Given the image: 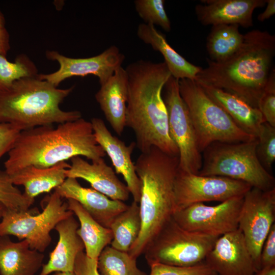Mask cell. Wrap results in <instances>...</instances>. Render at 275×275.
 Wrapping results in <instances>:
<instances>
[{
  "label": "cell",
  "mask_w": 275,
  "mask_h": 275,
  "mask_svg": "<svg viewBox=\"0 0 275 275\" xmlns=\"http://www.w3.org/2000/svg\"><path fill=\"white\" fill-rule=\"evenodd\" d=\"M128 92L126 126L134 132L135 144L145 152L156 147L171 155L178 150L171 138L168 116L162 96L163 87L172 76L164 62L140 60L125 68Z\"/></svg>",
  "instance_id": "cell-1"
},
{
  "label": "cell",
  "mask_w": 275,
  "mask_h": 275,
  "mask_svg": "<svg viewBox=\"0 0 275 275\" xmlns=\"http://www.w3.org/2000/svg\"><path fill=\"white\" fill-rule=\"evenodd\" d=\"M106 155L97 143L91 122L80 118L21 131L4 162L8 175L30 166L49 168L76 156L92 161Z\"/></svg>",
  "instance_id": "cell-2"
},
{
  "label": "cell",
  "mask_w": 275,
  "mask_h": 275,
  "mask_svg": "<svg viewBox=\"0 0 275 275\" xmlns=\"http://www.w3.org/2000/svg\"><path fill=\"white\" fill-rule=\"evenodd\" d=\"M240 48L226 60L206 59L195 80L233 93L258 108V103L269 80L275 55V36L253 30L244 34Z\"/></svg>",
  "instance_id": "cell-3"
},
{
  "label": "cell",
  "mask_w": 275,
  "mask_h": 275,
  "mask_svg": "<svg viewBox=\"0 0 275 275\" xmlns=\"http://www.w3.org/2000/svg\"><path fill=\"white\" fill-rule=\"evenodd\" d=\"M134 167L141 182V230L128 253L136 259L175 211L174 183L179 157L152 147L141 153Z\"/></svg>",
  "instance_id": "cell-4"
},
{
  "label": "cell",
  "mask_w": 275,
  "mask_h": 275,
  "mask_svg": "<svg viewBox=\"0 0 275 275\" xmlns=\"http://www.w3.org/2000/svg\"><path fill=\"white\" fill-rule=\"evenodd\" d=\"M73 89L56 87L37 76L17 80L0 92V123L16 125L22 131L79 119L80 112L60 107Z\"/></svg>",
  "instance_id": "cell-5"
},
{
  "label": "cell",
  "mask_w": 275,
  "mask_h": 275,
  "mask_svg": "<svg viewBox=\"0 0 275 275\" xmlns=\"http://www.w3.org/2000/svg\"><path fill=\"white\" fill-rule=\"evenodd\" d=\"M257 143L255 139L246 142L211 144L202 152V165L198 174L229 178L263 191L274 188V177L258 158Z\"/></svg>",
  "instance_id": "cell-6"
},
{
  "label": "cell",
  "mask_w": 275,
  "mask_h": 275,
  "mask_svg": "<svg viewBox=\"0 0 275 275\" xmlns=\"http://www.w3.org/2000/svg\"><path fill=\"white\" fill-rule=\"evenodd\" d=\"M179 86L181 97L188 109L201 153L215 142L237 143L256 139L239 128L195 80L179 79Z\"/></svg>",
  "instance_id": "cell-7"
},
{
  "label": "cell",
  "mask_w": 275,
  "mask_h": 275,
  "mask_svg": "<svg viewBox=\"0 0 275 275\" xmlns=\"http://www.w3.org/2000/svg\"><path fill=\"white\" fill-rule=\"evenodd\" d=\"M218 237L186 230L172 216L150 241L144 254L149 265L159 263L194 266L204 262Z\"/></svg>",
  "instance_id": "cell-8"
},
{
  "label": "cell",
  "mask_w": 275,
  "mask_h": 275,
  "mask_svg": "<svg viewBox=\"0 0 275 275\" xmlns=\"http://www.w3.org/2000/svg\"><path fill=\"white\" fill-rule=\"evenodd\" d=\"M54 190L46 197L41 212L13 210L6 208L0 222V236L12 235L26 240L33 250L43 253L49 245L51 230L61 221L73 215L67 202Z\"/></svg>",
  "instance_id": "cell-9"
},
{
  "label": "cell",
  "mask_w": 275,
  "mask_h": 275,
  "mask_svg": "<svg viewBox=\"0 0 275 275\" xmlns=\"http://www.w3.org/2000/svg\"><path fill=\"white\" fill-rule=\"evenodd\" d=\"M163 89L169 133L178 150L179 169L198 174L202 165V155L188 109L180 93L179 80L171 76Z\"/></svg>",
  "instance_id": "cell-10"
},
{
  "label": "cell",
  "mask_w": 275,
  "mask_h": 275,
  "mask_svg": "<svg viewBox=\"0 0 275 275\" xmlns=\"http://www.w3.org/2000/svg\"><path fill=\"white\" fill-rule=\"evenodd\" d=\"M275 219V188L267 191L252 187L244 196L238 228L242 232L257 272L261 270L263 243Z\"/></svg>",
  "instance_id": "cell-11"
},
{
  "label": "cell",
  "mask_w": 275,
  "mask_h": 275,
  "mask_svg": "<svg viewBox=\"0 0 275 275\" xmlns=\"http://www.w3.org/2000/svg\"><path fill=\"white\" fill-rule=\"evenodd\" d=\"M251 188L246 183L229 178L202 176L179 169L174 183L175 212L197 203L223 202L242 196Z\"/></svg>",
  "instance_id": "cell-12"
},
{
  "label": "cell",
  "mask_w": 275,
  "mask_h": 275,
  "mask_svg": "<svg viewBox=\"0 0 275 275\" xmlns=\"http://www.w3.org/2000/svg\"><path fill=\"white\" fill-rule=\"evenodd\" d=\"M244 196L214 206L203 203L193 204L175 212L173 218L186 230L219 237L238 229Z\"/></svg>",
  "instance_id": "cell-13"
},
{
  "label": "cell",
  "mask_w": 275,
  "mask_h": 275,
  "mask_svg": "<svg viewBox=\"0 0 275 275\" xmlns=\"http://www.w3.org/2000/svg\"><path fill=\"white\" fill-rule=\"evenodd\" d=\"M45 56L48 60L56 61L59 68L50 73L38 74L37 77L56 87L69 78L90 75L97 77L101 85L108 79L117 68L122 66L125 59L124 55L115 45L89 58H69L56 50H47Z\"/></svg>",
  "instance_id": "cell-14"
},
{
  "label": "cell",
  "mask_w": 275,
  "mask_h": 275,
  "mask_svg": "<svg viewBox=\"0 0 275 275\" xmlns=\"http://www.w3.org/2000/svg\"><path fill=\"white\" fill-rule=\"evenodd\" d=\"M204 262L217 275H255L257 272L238 228L219 236Z\"/></svg>",
  "instance_id": "cell-15"
},
{
  "label": "cell",
  "mask_w": 275,
  "mask_h": 275,
  "mask_svg": "<svg viewBox=\"0 0 275 275\" xmlns=\"http://www.w3.org/2000/svg\"><path fill=\"white\" fill-rule=\"evenodd\" d=\"M90 122L97 143L111 158L116 173L122 175L133 201L139 203L141 197V182L131 160L135 142L127 146L112 134L101 119L93 118Z\"/></svg>",
  "instance_id": "cell-16"
},
{
  "label": "cell",
  "mask_w": 275,
  "mask_h": 275,
  "mask_svg": "<svg viewBox=\"0 0 275 275\" xmlns=\"http://www.w3.org/2000/svg\"><path fill=\"white\" fill-rule=\"evenodd\" d=\"M195 6L198 21L203 25H237L244 28L253 25L256 9L262 8L266 0H201Z\"/></svg>",
  "instance_id": "cell-17"
},
{
  "label": "cell",
  "mask_w": 275,
  "mask_h": 275,
  "mask_svg": "<svg viewBox=\"0 0 275 275\" xmlns=\"http://www.w3.org/2000/svg\"><path fill=\"white\" fill-rule=\"evenodd\" d=\"M54 190L62 199L78 202L95 220L108 228L114 218L128 206L124 202L111 199L92 187L82 186L76 178H67Z\"/></svg>",
  "instance_id": "cell-18"
},
{
  "label": "cell",
  "mask_w": 275,
  "mask_h": 275,
  "mask_svg": "<svg viewBox=\"0 0 275 275\" xmlns=\"http://www.w3.org/2000/svg\"><path fill=\"white\" fill-rule=\"evenodd\" d=\"M70 159V167L65 172L67 178L84 179L90 183L92 188L111 199L122 202L128 199L130 193L126 185L118 179L103 158L92 163L79 156Z\"/></svg>",
  "instance_id": "cell-19"
},
{
  "label": "cell",
  "mask_w": 275,
  "mask_h": 275,
  "mask_svg": "<svg viewBox=\"0 0 275 275\" xmlns=\"http://www.w3.org/2000/svg\"><path fill=\"white\" fill-rule=\"evenodd\" d=\"M128 92L127 74L125 68L120 66L100 85L95 95L106 120L119 135L126 126Z\"/></svg>",
  "instance_id": "cell-20"
},
{
  "label": "cell",
  "mask_w": 275,
  "mask_h": 275,
  "mask_svg": "<svg viewBox=\"0 0 275 275\" xmlns=\"http://www.w3.org/2000/svg\"><path fill=\"white\" fill-rule=\"evenodd\" d=\"M74 214L59 222L54 229L59 235L54 249L49 254L47 262L43 264L39 275L53 272H72L77 255L85 250L84 244L77 234L79 223Z\"/></svg>",
  "instance_id": "cell-21"
},
{
  "label": "cell",
  "mask_w": 275,
  "mask_h": 275,
  "mask_svg": "<svg viewBox=\"0 0 275 275\" xmlns=\"http://www.w3.org/2000/svg\"><path fill=\"white\" fill-rule=\"evenodd\" d=\"M198 84L239 128L257 139L261 125L264 122L263 116L258 108L252 106L233 93L222 89Z\"/></svg>",
  "instance_id": "cell-22"
},
{
  "label": "cell",
  "mask_w": 275,
  "mask_h": 275,
  "mask_svg": "<svg viewBox=\"0 0 275 275\" xmlns=\"http://www.w3.org/2000/svg\"><path fill=\"white\" fill-rule=\"evenodd\" d=\"M44 258L26 240L14 242L8 236H0V275H35Z\"/></svg>",
  "instance_id": "cell-23"
},
{
  "label": "cell",
  "mask_w": 275,
  "mask_h": 275,
  "mask_svg": "<svg viewBox=\"0 0 275 275\" xmlns=\"http://www.w3.org/2000/svg\"><path fill=\"white\" fill-rule=\"evenodd\" d=\"M70 167L66 161L46 168L30 166L9 176L14 185L24 187L26 197L35 200L40 194L61 185L67 178L66 170Z\"/></svg>",
  "instance_id": "cell-24"
},
{
  "label": "cell",
  "mask_w": 275,
  "mask_h": 275,
  "mask_svg": "<svg viewBox=\"0 0 275 275\" xmlns=\"http://www.w3.org/2000/svg\"><path fill=\"white\" fill-rule=\"evenodd\" d=\"M137 36L145 44L150 45L154 50L161 53L173 77L178 80L196 79L202 68L193 64L178 53L154 25L140 23L137 29Z\"/></svg>",
  "instance_id": "cell-25"
},
{
  "label": "cell",
  "mask_w": 275,
  "mask_h": 275,
  "mask_svg": "<svg viewBox=\"0 0 275 275\" xmlns=\"http://www.w3.org/2000/svg\"><path fill=\"white\" fill-rule=\"evenodd\" d=\"M67 203L68 210L78 219L77 233L84 244L86 254L90 258L97 259L103 250L112 241L111 230L98 223L75 200L67 199Z\"/></svg>",
  "instance_id": "cell-26"
},
{
  "label": "cell",
  "mask_w": 275,
  "mask_h": 275,
  "mask_svg": "<svg viewBox=\"0 0 275 275\" xmlns=\"http://www.w3.org/2000/svg\"><path fill=\"white\" fill-rule=\"evenodd\" d=\"M211 26L207 38V51L210 60L222 62L240 48L244 35L240 33L237 25L219 24Z\"/></svg>",
  "instance_id": "cell-27"
},
{
  "label": "cell",
  "mask_w": 275,
  "mask_h": 275,
  "mask_svg": "<svg viewBox=\"0 0 275 275\" xmlns=\"http://www.w3.org/2000/svg\"><path fill=\"white\" fill-rule=\"evenodd\" d=\"M113 233L111 246L119 251L128 252L136 241L141 230L139 203L133 201L118 214L109 228Z\"/></svg>",
  "instance_id": "cell-28"
},
{
  "label": "cell",
  "mask_w": 275,
  "mask_h": 275,
  "mask_svg": "<svg viewBox=\"0 0 275 275\" xmlns=\"http://www.w3.org/2000/svg\"><path fill=\"white\" fill-rule=\"evenodd\" d=\"M100 275H147L136 265V259L128 252L106 246L97 259Z\"/></svg>",
  "instance_id": "cell-29"
},
{
  "label": "cell",
  "mask_w": 275,
  "mask_h": 275,
  "mask_svg": "<svg viewBox=\"0 0 275 275\" xmlns=\"http://www.w3.org/2000/svg\"><path fill=\"white\" fill-rule=\"evenodd\" d=\"M38 74L37 66L27 55L20 54L10 62L7 56L0 54V92L17 80L36 77Z\"/></svg>",
  "instance_id": "cell-30"
},
{
  "label": "cell",
  "mask_w": 275,
  "mask_h": 275,
  "mask_svg": "<svg viewBox=\"0 0 275 275\" xmlns=\"http://www.w3.org/2000/svg\"><path fill=\"white\" fill-rule=\"evenodd\" d=\"M35 200L26 197L15 185L5 170H0V202L7 209L27 210Z\"/></svg>",
  "instance_id": "cell-31"
},
{
  "label": "cell",
  "mask_w": 275,
  "mask_h": 275,
  "mask_svg": "<svg viewBox=\"0 0 275 275\" xmlns=\"http://www.w3.org/2000/svg\"><path fill=\"white\" fill-rule=\"evenodd\" d=\"M134 3L136 11L145 23L159 25L168 32L171 31L164 0H135Z\"/></svg>",
  "instance_id": "cell-32"
},
{
  "label": "cell",
  "mask_w": 275,
  "mask_h": 275,
  "mask_svg": "<svg viewBox=\"0 0 275 275\" xmlns=\"http://www.w3.org/2000/svg\"><path fill=\"white\" fill-rule=\"evenodd\" d=\"M257 140L258 158L264 168L269 171L275 160V127L263 122Z\"/></svg>",
  "instance_id": "cell-33"
},
{
  "label": "cell",
  "mask_w": 275,
  "mask_h": 275,
  "mask_svg": "<svg viewBox=\"0 0 275 275\" xmlns=\"http://www.w3.org/2000/svg\"><path fill=\"white\" fill-rule=\"evenodd\" d=\"M150 275H217L205 262L191 266H177L159 263L149 265Z\"/></svg>",
  "instance_id": "cell-34"
},
{
  "label": "cell",
  "mask_w": 275,
  "mask_h": 275,
  "mask_svg": "<svg viewBox=\"0 0 275 275\" xmlns=\"http://www.w3.org/2000/svg\"><path fill=\"white\" fill-rule=\"evenodd\" d=\"M258 109L264 122L275 127V71L273 69L267 86L260 98Z\"/></svg>",
  "instance_id": "cell-35"
},
{
  "label": "cell",
  "mask_w": 275,
  "mask_h": 275,
  "mask_svg": "<svg viewBox=\"0 0 275 275\" xmlns=\"http://www.w3.org/2000/svg\"><path fill=\"white\" fill-rule=\"evenodd\" d=\"M22 129L8 123H0V159L11 150Z\"/></svg>",
  "instance_id": "cell-36"
},
{
  "label": "cell",
  "mask_w": 275,
  "mask_h": 275,
  "mask_svg": "<svg viewBox=\"0 0 275 275\" xmlns=\"http://www.w3.org/2000/svg\"><path fill=\"white\" fill-rule=\"evenodd\" d=\"M261 269L275 266V224L271 227L263 243L260 256Z\"/></svg>",
  "instance_id": "cell-37"
},
{
  "label": "cell",
  "mask_w": 275,
  "mask_h": 275,
  "mask_svg": "<svg viewBox=\"0 0 275 275\" xmlns=\"http://www.w3.org/2000/svg\"><path fill=\"white\" fill-rule=\"evenodd\" d=\"M74 275H100L97 269V259L89 258L84 251L75 259Z\"/></svg>",
  "instance_id": "cell-38"
},
{
  "label": "cell",
  "mask_w": 275,
  "mask_h": 275,
  "mask_svg": "<svg viewBox=\"0 0 275 275\" xmlns=\"http://www.w3.org/2000/svg\"><path fill=\"white\" fill-rule=\"evenodd\" d=\"M11 48L10 35L6 28L0 29V54L7 56Z\"/></svg>",
  "instance_id": "cell-39"
},
{
  "label": "cell",
  "mask_w": 275,
  "mask_h": 275,
  "mask_svg": "<svg viewBox=\"0 0 275 275\" xmlns=\"http://www.w3.org/2000/svg\"><path fill=\"white\" fill-rule=\"evenodd\" d=\"M266 8L257 17V19L260 22H263L275 14V1L266 0Z\"/></svg>",
  "instance_id": "cell-40"
},
{
  "label": "cell",
  "mask_w": 275,
  "mask_h": 275,
  "mask_svg": "<svg viewBox=\"0 0 275 275\" xmlns=\"http://www.w3.org/2000/svg\"><path fill=\"white\" fill-rule=\"evenodd\" d=\"M255 275H275V266L262 269L257 272Z\"/></svg>",
  "instance_id": "cell-41"
},
{
  "label": "cell",
  "mask_w": 275,
  "mask_h": 275,
  "mask_svg": "<svg viewBox=\"0 0 275 275\" xmlns=\"http://www.w3.org/2000/svg\"><path fill=\"white\" fill-rule=\"evenodd\" d=\"M6 28V20L3 13L0 9V29Z\"/></svg>",
  "instance_id": "cell-42"
},
{
  "label": "cell",
  "mask_w": 275,
  "mask_h": 275,
  "mask_svg": "<svg viewBox=\"0 0 275 275\" xmlns=\"http://www.w3.org/2000/svg\"><path fill=\"white\" fill-rule=\"evenodd\" d=\"M6 208L5 206L0 202V218L2 217L3 213Z\"/></svg>",
  "instance_id": "cell-43"
},
{
  "label": "cell",
  "mask_w": 275,
  "mask_h": 275,
  "mask_svg": "<svg viewBox=\"0 0 275 275\" xmlns=\"http://www.w3.org/2000/svg\"><path fill=\"white\" fill-rule=\"evenodd\" d=\"M53 275H74L73 272H55Z\"/></svg>",
  "instance_id": "cell-44"
}]
</instances>
